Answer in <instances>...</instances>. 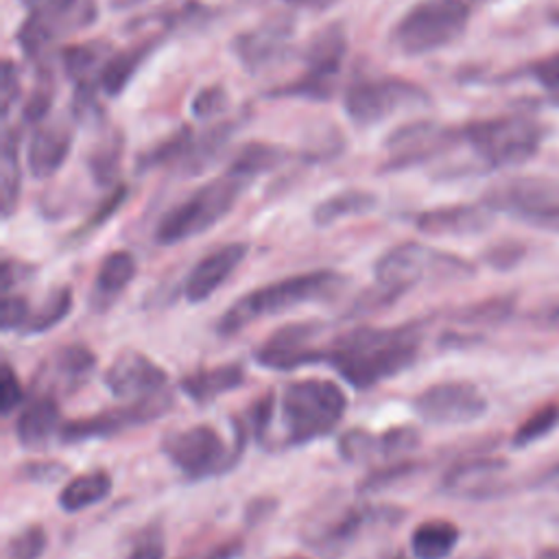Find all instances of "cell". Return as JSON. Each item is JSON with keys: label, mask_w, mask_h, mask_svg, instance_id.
Segmentation results:
<instances>
[{"label": "cell", "mask_w": 559, "mask_h": 559, "mask_svg": "<svg viewBox=\"0 0 559 559\" xmlns=\"http://www.w3.org/2000/svg\"><path fill=\"white\" fill-rule=\"evenodd\" d=\"M411 404L419 419L435 426L472 424L487 413V397L467 380L435 382L419 391Z\"/></svg>", "instance_id": "cell-12"}, {"label": "cell", "mask_w": 559, "mask_h": 559, "mask_svg": "<svg viewBox=\"0 0 559 559\" xmlns=\"http://www.w3.org/2000/svg\"><path fill=\"white\" fill-rule=\"evenodd\" d=\"M430 105V94L400 76H378L354 83L345 92L343 109L356 127H373L395 114Z\"/></svg>", "instance_id": "cell-10"}, {"label": "cell", "mask_w": 559, "mask_h": 559, "mask_svg": "<svg viewBox=\"0 0 559 559\" xmlns=\"http://www.w3.org/2000/svg\"><path fill=\"white\" fill-rule=\"evenodd\" d=\"M347 52V37L341 24H328L317 31L304 48L306 72L269 92L271 98L328 100L334 94V79L341 72Z\"/></svg>", "instance_id": "cell-9"}, {"label": "cell", "mask_w": 559, "mask_h": 559, "mask_svg": "<svg viewBox=\"0 0 559 559\" xmlns=\"http://www.w3.org/2000/svg\"><path fill=\"white\" fill-rule=\"evenodd\" d=\"M190 138H192L190 129H188V127H181L177 133H173L170 138L162 140L159 144H155V146L148 148L146 153H142V155L138 157L135 168L142 170V173H146V170H151V168H155V166H164V164H173V162L177 164V159L183 155V151H186Z\"/></svg>", "instance_id": "cell-39"}, {"label": "cell", "mask_w": 559, "mask_h": 559, "mask_svg": "<svg viewBox=\"0 0 559 559\" xmlns=\"http://www.w3.org/2000/svg\"><path fill=\"white\" fill-rule=\"evenodd\" d=\"M245 382V371L238 362H225L186 373L179 380V389L197 404H207L223 393H229Z\"/></svg>", "instance_id": "cell-25"}, {"label": "cell", "mask_w": 559, "mask_h": 559, "mask_svg": "<svg viewBox=\"0 0 559 559\" xmlns=\"http://www.w3.org/2000/svg\"><path fill=\"white\" fill-rule=\"evenodd\" d=\"M66 469L59 463H28L24 467V476L31 480H55Z\"/></svg>", "instance_id": "cell-55"}, {"label": "cell", "mask_w": 559, "mask_h": 559, "mask_svg": "<svg viewBox=\"0 0 559 559\" xmlns=\"http://www.w3.org/2000/svg\"><path fill=\"white\" fill-rule=\"evenodd\" d=\"M419 469L417 461H397V463H386L373 472H369L360 483H358V491L360 493H371V491H380L384 487H391L395 483H400L402 478H408L411 474H415Z\"/></svg>", "instance_id": "cell-43"}, {"label": "cell", "mask_w": 559, "mask_h": 559, "mask_svg": "<svg viewBox=\"0 0 559 559\" xmlns=\"http://www.w3.org/2000/svg\"><path fill=\"white\" fill-rule=\"evenodd\" d=\"M138 271V262L133 253L129 251H111L98 266V273L94 277V288H92V306L96 310L109 308L122 290L133 282Z\"/></svg>", "instance_id": "cell-26"}, {"label": "cell", "mask_w": 559, "mask_h": 559, "mask_svg": "<svg viewBox=\"0 0 559 559\" xmlns=\"http://www.w3.org/2000/svg\"><path fill=\"white\" fill-rule=\"evenodd\" d=\"M469 2H489V0H469Z\"/></svg>", "instance_id": "cell-64"}, {"label": "cell", "mask_w": 559, "mask_h": 559, "mask_svg": "<svg viewBox=\"0 0 559 559\" xmlns=\"http://www.w3.org/2000/svg\"><path fill=\"white\" fill-rule=\"evenodd\" d=\"M469 0H419L391 28V44L406 57L450 46L467 28Z\"/></svg>", "instance_id": "cell-4"}, {"label": "cell", "mask_w": 559, "mask_h": 559, "mask_svg": "<svg viewBox=\"0 0 559 559\" xmlns=\"http://www.w3.org/2000/svg\"><path fill=\"white\" fill-rule=\"evenodd\" d=\"M22 402H24L22 384H20L13 367L4 360L2 378H0V411H2V415H11Z\"/></svg>", "instance_id": "cell-49"}, {"label": "cell", "mask_w": 559, "mask_h": 559, "mask_svg": "<svg viewBox=\"0 0 559 559\" xmlns=\"http://www.w3.org/2000/svg\"><path fill=\"white\" fill-rule=\"evenodd\" d=\"M46 546V528L41 524H28L9 537L4 559H41Z\"/></svg>", "instance_id": "cell-40"}, {"label": "cell", "mask_w": 559, "mask_h": 559, "mask_svg": "<svg viewBox=\"0 0 559 559\" xmlns=\"http://www.w3.org/2000/svg\"><path fill=\"white\" fill-rule=\"evenodd\" d=\"M0 103H2V118L9 116L13 103L17 100V94H20V79H17V72L13 68V63L7 59L4 66H2V83H0Z\"/></svg>", "instance_id": "cell-54"}, {"label": "cell", "mask_w": 559, "mask_h": 559, "mask_svg": "<svg viewBox=\"0 0 559 559\" xmlns=\"http://www.w3.org/2000/svg\"><path fill=\"white\" fill-rule=\"evenodd\" d=\"M483 203L531 227L559 231V181L546 177H511L491 186Z\"/></svg>", "instance_id": "cell-11"}, {"label": "cell", "mask_w": 559, "mask_h": 559, "mask_svg": "<svg viewBox=\"0 0 559 559\" xmlns=\"http://www.w3.org/2000/svg\"><path fill=\"white\" fill-rule=\"evenodd\" d=\"M124 140L120 131H109L87 155V168L96 186H111L118 177Z\"/></svg>", "instance_id": "cell-36"}, {"label": "cell", "mask_w": 559, "mask_h": 559, "mask_svg": "<svg viewBox=\"0 0 559 559\" xmlns=\"http://www.w3.org/2000/svg\"><path fill=\"white\" fill-rule=\"evenodd\" d=\"M419 345L421 332L417 323L393 328L358 325L323 347V362L349 386L362 391L408 369L417 360Z\"/></svg>", "instance_id": "cell-1"}, {"label": "cell", "mask_w": 559, "mask_h": 559, "mask_svg": "<svg viewBox=\"0 0 559 559\" xmlns=\"http://www.w3.org/2000/svg\"><path fill=\"white\" fill-rule=\"evenodd\" d=\"M162 452L188 480L225 474L240 456L242 445H227L223 435L207 424L173 430L162 439Z\"/></svg>", "instance_id": "cell-8"}, {"label": "cell", "mask_w": 559, "mask_h": 559, "mask_svg": "<svg viewBox=\"0 0 559 559\" xmlns=\"http://www.w3.org/2000/svg\"><path fill=\"white\" fill-rule=\"evenodd\" d=\"M96 356L83 343H70L59 347L41 369L39 384L44 393L50 395H72L76 393L94 373Z\"/></svg>", "instance_id": "cell-20"}, {"label": "cell", "mask_w": 559, "mask_h": 559, "mask_svg": "<svg viewBox=\"0 0 559 559\" xmlns=\"http://www.w3.org/2000/svg\"><path fill=\"white\" fill-rule=\"evenodd\" d=\"M459 526L443 518L424 520L411 535V550L417 559H445L459 544Z\"/></svg>", "instance_id": "cell-31"}, {"label": "cell", "mask_w": 559, "mask_h": 559, "mask_svg": "<svg viewBox=\"0 0 559 559\" xmlns=\"http://www.w3.org/2000/svg\"><path fill=\"white\" fill-rule=\"evenodd\" d=\"M28 319H31V304H28V299L24 295H17V293H4L2 317H0L2 332L24 330Z\"/></svg>", "instance_id": "cell-46"}, {"label": "cell", "mask_w": 559, "mask_h": 559, "mask_svg": "<svg viewBox=\"0 0 559 559\" xmlns=\"http://www.w3.org/2000/svg\"><path fill=\"white\" fill-rule=\"evenodd\" d=\"M459 133L487 168H511L528 162L544 138V129L526 116L476 120Z\"/></svg>", "instance_id": "cell-7"}, {"label": "cell", "mask_w": 559, "mask_h": 559, "mask_svg": "<svg viewBox=\"0 0 559 559\" xmlns=\"http://www.w3.org/2000/svg\"><path fill=\"white\" fill-rule=\"evenodd\" d=\"M247 181L225 173L194 190L188 199L170 207L155 227V240L164 247L186 242L212 229L236 205Z\"/></svg>", "instance_id": "cell-5"}, {"label": "cell", "mask_w": 559, "mask_h": 559, "mask_svg": "<svg viewBox=\"0 0 559 559\" xmlns=\"http://www.w3.org/2000/svg\"><path fill=\"white\" fill-rule=\"evenodd\" d=\"M105 386L122 402L168 397V373L140 352H122L105 371Z\"/></svg>", "instance_id": "cell-15"}, {"label": "cell", "mask_w": 559, "mask_h": 559, "mask_svg": "<svg viewBox=\"0 0 559 559\" xmlns=\"http://www.w3.org/2000/svg\"><path fill=\"white\" fill-rule=\"evenodd\" d=\"M72 310V288L70 286H57L52 288L44 301L37 306L35 312H31L28 323L24 325V334H44L59 325Z\"/></svg>", "instance_id": "cell-37"}, {"label": "cell", "mask_w": 559, "mask_h": 559, "mask_svg": "<svg viewBox=\"0 0 559 559\" xmlns=\"http://www.w3.org/2000/svg\"><path fill=\"white\" fill-rule=\"evenodd\" d=\"M389 513H393V509H373V507H365V504L347 507L332 522H328L321 528V533H317L314 542L321 548L343 546V544L352 542L362 531V526H367L376 520H386Z\"/></svg>", "instance_id": "cell-30"}, {"label": "cell", "mask_w": 559, "mask_h": 559, "mask_svg": "<svg viewBox=\"0 0 559 559\" xmlns=\"http://www.w3.org/2000/svg\"><path fill=\"white\" fill-rule=\"evenodd\" d=\"M376 203L378 199L369 190H343L314 205L312 223L317 227H328L341 218L367 214L376 207Z\"/></svg>", "instance_id": "cell-34"}, {"label": "cell", "mask_w": 559, "mask_h": 559, "mask_svg": "<svg viewBox=\"0 0 559 559\" xmlns=\"http://www.w3.org/2000/svg\"><path fill=\"white\" fill-rule=\"evenodd\" d=\"M419 445V432L413 426H393L378 435V459L404 456Z\"/></svg>", "instance_id": "cell-44"}, {"label": "cell", "mask_w": 559, "mask_h": 559, "mask_svg": "<svg viewBox=\"0 0 559 559\" xmlns=\"http://www.w3.org/2000/svg\"><path fill=\"white\" fill-rule=\"evenodd\" d=\"M109 57L111 46L107 41H83L63 50V68L76 90H98V76Z\"/></svg>", "instance_id": "cell-28"}, {"label": "cell", "mask_w": 559, "mask_h": 559, "mask_svg": "<svg viewBox=\"0 0 559 559\" xmlns=\"http://www.w3.org/2000/svg\"><path fill=\"white\" fill-rule=\"evenodd\" d=\"M0 210L2 218H9L22 192V166H20V138L17 131L4 129L2 153H0Z\"/></svg>", "instance_id": "cell-32"}, {"label": "cell", "mask_w": 559, "mask_h": 559, "mask_svg": "<svg viewBox=\"0 0 559 559\" xmlns=\"http://www.w3.org/2000/svg\"><path fill=\"white\" fill-rule=\"evenodd\" d=\"M273 507H275V500H271V498L253 500V502L247 507V520H249V522H255V520L269 515Z\"/></svg>", "instance_id": "cell-57"}, {"label": "cell", "mask_w": 559, "mask_h": 559, "mask_svg": "<svg viewBox=\"0 0 559 559\" xmlns=\"http://www.w3.org/2000/svg\"><path fill=\"white\" fill-rule=\"evenodd\" d=\"M321 330L323 325L319 321L282 325L255 349V362L273 371H293L306 365L323 362V347L312 345Z\"/></svg>", "instance_id": "cell-16"}, {"label": "cell", "mask_w": 559, "mask_h": 559, "mask_svg": "<svg viewBox=\"0 0 559 559\" xmlns=\"http://www.w3.org/2000/svg\"><path fill=\"white\" fill-rule=\"evenodd\" d=\"M528 74L559 103V52L535 61L528 68Z\"/></svg>", "instance_id": "cell-50"}, {"label": "cell", "mask_w": 559, "mask_h": 559, "mask_svg": "<svg viewBox=\"0 0 559 559\" xmlns=\"http://www.w3.org/2000/svg\"><path fill=\"white\" fill-rule=\"evenodd\" d=\"M559 426V404H546L531 413L515 430L513 435V445L515 448H526L546 435H550Z\"/></svg>", "instance_id": "cell-38"}, {"label": "cell", "mask_w": 559, "mask_h": 559, "mask_svg": "<svg viewBox=\"0 0 559 559\" xmlns=\"http://www.w3.org/2000/svg\"><path fill=\"white\" fill-rule=\"evenodd\" d=\"M391 559H406V557H404V555H393Z\"/></svg>", "instance_id": "cell-63"}, {"label": "cell", "mask_w": 559, "mask_h": 559, "mask_svg": "<svg viewBox=\"0 0 559 559\" xmlns=\"http://www.w3.org/2000/svg\"><path fill=\"white\" fill-rule=\"evenodd\" d=\"M284 2H288V4H293V7H304V9H317V11H321V9L332 7L336 0H284Z\"/></svg>", "instance_id": "cell-58"}, {"label": "cell", "mask_w": 559, "mask_h": 559, "mask_svg": "<svg viewBox=\"0 0 559 559\" xmlns=\"http://www.w3.org/2000/svg\"><path fill=\"white\" fill-rule=\"evenodd\" d=\"M236 131V122H221L212 129H205L203 133L190 138L183 155L177 159L181 175H201L212 164H216L227 148L231 135Z\"/></svg>", "instance_id": "cell-27"}, {"label": "cell", "mask_w": 559, "mask_h": 559, "mask_svg": "<svg viewBox=\"0 0 559 559\" xmlns=\"http://www.w3.org/2000/svg\"><path fill=\"white\" fill-rule=\"evenodd\" d=\"M72 148V133L63 122L39 124L28 140L26 166L37 179L52 177L66 162Z\"/></svg>", "instance_id": "cell-24"}, {"label": "cell", "mask_w": 559, "mask_h": 559, "mask_svg": "<svg viewBox=\"0 0 559 559\" xmlns=\"http://www.w3.org/2000/svg\"><path fill=\"white\" fill-rule=\"evenodd\" d=\"M345 284L347 277L332 269H317L275 280L238 297L216 321V332L225 338L234 336L258 319L288 312L301 304L336 297Z\"/></svg>", "instance_id": "cell-2"}, {"label": "cell", "mask_w": 559, "mask_h": 559, "mask_svg": "<svg viewBox=\"0 0 559 559\" xmlns=\"http://www.w3.org/2000/svg\"><path fill=\"white\" fill-rule=\"evenodd\" d=\"M63 2H70V0H22V4L28 7L31 11L46 9V7H57V4H63Z\"/></svg>", "instance_id": "cell-59"}, {"label": "cell", "mask_w": 559, "mask_h": 559, "mask_svg": "<svg viewBox=\"0 0 559 559\" xmlns=\"http://www.w3.org/2000/svg\"><path fill=\"white\" fill-rule=\"evenodd\" d=\"M170 404H173V395L159 397V400H148V402H124L118 408H109V411H100L90 417L63 421L59 441L76 445V443L92 441V439H109L124 430L144 426V424L166 415Z\"/></svg>", "instance_id": "cell-13"}, {"label": "cell", "mask_w": 559, "mask_h": 559, "mask_svg": "<svg viewBox=\"0 0 559 559\" xmlns=\"http://www.w3.org/2000/svg\"><path fill=\"white\" fill-rule=\"evenodd\" d=\"M535 559H559V550L557 548H544Z\"/></svg>", "instance_id": "cell-60"}, {"label": "cell", "mask_w": 559, "mask_h": 559, "mask_svg": "<svg viewBox=\"0 0 559 559\" xmlns=\"http://www.w3.org/2000/svg\"><path fill=\"white\" fill-rule=\"evenodd\" d=\"M493 210L480 203L432 207L415 216V227L428 236H474L491 225Z\"/></svg>", "instance_id": "cell-22"}, {"label": "cell", "mask_w": 559, "mask_h": 559, "mask_svg": "<svg viewBox=\"0 0 559 559\" xmlns=\"http://www.w3.org/2000/svg\"><path fill=\"white\" fill-rule=\"evenodd\" d=\"M242 539L240 537H234V539H223V542H216L207 548H201L197 552H190L181 559H238L242 555Z\"/></svg>", "instance_id": "cell-51"}, {"label": "cell", "mask_w": 559, "mask_h": 559, "mask_svg": "<svg viewBox=\"0 0 559 559\" xmlns=\"http://www.w3.org/2000/svg\"><path fill=\"white\" fill-rule=\"evenodd\" d=\"M166 557V542L159 522H151L144 526L129 546L124 559H164Z\"/></svg>", "instance_id": "cell-45"}, {"label": "cell", "mask_w": 559, "mask_h": 559, "mask_svg": "<svg viewBox=\"0 0 559 559\" xmlns=\"http://www.w3.org/2000/svg\"><path fill=\"white\" fill-rule=\"evenodd\" d=\"M461 559H496L493 555H487V552H476V555H465Z\"/></svg>", "instance_id": "cell-61"}, {"label": "cell", "mask_w": 559, "mask_h": 559, "mask_svg": "<svg viewBox=\"0 0 559 559\" xmlns=\"http://www.w3.org/2000/svg\"><path fill=\"white\" fill-rule=\"evenodd\" d=\"M459 140H461L459 131L439 127L437 122H430V120L404 124L395 129L386 140V148L391 151V157L384 170H404L421 162H428Z\"/></svg>", "instance_id": "cell-18"}, {"label": "cell", "mask_w": 559, "mask_h": 559, "mask_svg": "<svg viewBox=\"0 0 559 559\" xmlns=\"http://www.w3.org/2000/svg\"><path fill=\"white\" fill-rule=\"evenodd\" d=\"M537 323L546 325V328H559V299H552L550 304L542 306V310L537 312Z\"/></svg>", "instance_id": "cell-56"}, {"label": "cell", "mask_w": 559, "mask_h": 559, "mask_svg": "<svg viewBox=\"0 0 559 559\" xmlns=\"http://www.w3.org/2000/svg\"><path fill=\"white\" fill-rule=\"evenodd\" d=\"M507 469V461L491 459V456H478L469 461L454 463L443 480L441 489L450 496L459 498H491L502 491V474Z\"/></svg>", "instance_id": "cell-21"}, {"label": "cell", "mask_w": 559, "mask_h": 559, "mask_svg": "<svg viewBox=\"0 0 559 559\" xmlns=\"http://www.w3.org/2000/svg\"><path fill=\"white\" fill-rule=\"evenodd\" d=\"M114 480L105 469H90L70 478L59 491V507L66 513H79L103 502L111 493Z\"/></svg>", "instance_id": "cell-29"}, {"label": "cell", "mask_w": 559, "mask_h": 559, "mask_svg": "<svg viewBox=\"0 0 559 559\" xmlns=\"http://www.w3.org/2000/svg\"><path fill=\"white\" fill-rule=\"evenodd\" d=\"M124 197H127V188H116V190L98 205V210L90 216V221H87L76 234L83 236V234H87V231L100 227L105 221H109V216H114V212L120 207V203L124 201Z\"/></svg>", "instance_id": "cell-52"}, {"label": "cell", "mask_w": 559, "mask_h": 559, "mask_svg": "<svg viewBox=\"0 0 559 559\" xmlns=\"http://www.w3.org/2000/svg\"><path fill=\"white\" fill-rule=\"evenodd\" d=\"M293 33V20L286 15H275L245 33H238V37L231 41V50L249 74H260L286 59Z\"/></svg>", "instance_id": "cell-17"}, {"label": "cell", "mask_w": 559, "mask_h": 559, "mask_svg": "<svg viewBox=\"0 0 559 559\" xmlns=\"http://www.w3.org/2000/svg\"><path fill=\"white\" fill-rule=\"evenodd\" d=\"M288 157V151L280 144H271V142H249L245 144L236 157L231 159L227 173L249 181L255 175L269 173L273 168H277L280 164H284Z\"/></svg>", "instance_id": "cell-35"}, {"label": "cell", "mask_w": 559, "mask_h": 559, "mask_svg": "<svg viewBox=\"0 0 559 559\" xmlns=\"http://www.w3.org/2000/svg\"><path fill=\"white\" fill-rule=\"evenodd\" d=\"M61 413L57 397L50 393H37L28 400L15 419V439L26 450H41L61 432Z\"/></svg>", "instance_id": "cell-23"}, {"label": "cell", "mask_w": 559, "mask_h": 559, "mask_svg": "<svg viewBox=\"0 0 559 559\" xmlns=\"http://www.w3.org/2000/svg\"><path fill=\"white\" fill-rule=\"evenodd\" d=\"M286 559H308V557H301V555H293V557H286Z\"/></svg>", "instance_id": "cell-62"}, {"label": "cell", "mask_w": 559, "mask_h": 559, "mask_svg": "<svg viewBox=\"0 0 559 559\" xmlns=\"http://www.w3.org/2000/svg\"><path fill=\"white\" fill-rule=\"evenodd\" d=\"M513 310V297H491L469 304L456 312L459 323L465 325H487L504 321Z\"/></svg>", "instance_id": "cell-41"}, {"label": "cell", "mask_w": 559, "mask_h": 559, "mask_svg": "<svg viewBox=\"0 0 559 559\" xmlns=\"http://www.w3.org/2000/svg\"><path fill=\"white\" fill-rule=\"evenodd\" d=\"M153 48L155 41H144L131 50L111 55L98 76V90H103L107 96L122 94Z\"/></svg>", "instance_id": "cell-33"}, {"label": "cell", "mask_w": 559, "mask_h": 559, "mask_svg": "<svg viewBox=\"0 0 559 559\" xmlns=\"http://www.w3.org/2000/svg\"><path fill=\"white\" fill-rule=\"evenodd\" d=\"M338 454L347 463H367L378 459V435L352 428L338 439Z\"/></svg>", "instance_id": "cell-42"}, {"label": "cell", "mask_w": 559, "mask_h": 559, "mask_svg": "<svg viewBox=\"0 0 559 559\" xmlns=\"http://www.w3.org/2000/svg\"><path fill=\"white\" fill-rule=\"evenodd\" d=\"M524 245L518 242V240H502V242H496L491 245L487 251H485V262L498 271H507V269H513L522 258H524Z\"/></svg>", "instance_id": "cell-48"}, {"label": "cell", "mask_w": 559, "mask_h": 559, "mask_svg": "<svg viewBox=\"0 0 559 559\" xmlns=\"http://www.w3.org/2000/svg\"><path fill=\"white\" fill-rule=\"evenodd\" d=\"M50 105H52V94H50V87L48 85H41L39 90H35L31 94V98L26 100L24 105V120L31 122V124H41V120L48 116L50 111Z\"/></svg>", "instance_id": "cell-53"}, {"label": "cell", "mask_w": 559, "mask_h": 559, "mask_svg": "<svg viewBox=\"0 0 559 559\" xmlns=\"http://www.w3.org/2000/svg\"><path fill=\"white\" fill-rule=\"evenodd\" d=\"M474 266L448 251L421 242H400L384 251L376 264V284L402 297L421 280H461L469 277Z\"/></svg>", "instance_id": "cell-6"}, {"label": "cell", "mask_w": 559, "mask_h": 559, "mask_svg": "<svg viewBox=\"0 0 559 559\" xmlns=\"http://www.w3.org/2000/svg\"><path fill=\"white\" fill-rule=\"evenodd\" d=\"M96 20L94 0H70L57 7L35 9L17 31V41L26 57H39L57 39L83 31Z\"/></svg>", "instance_id": "cell-14"}, {"label": "cell", "mask_w": 559, "mask_h": 559, "mask_svg": "<svg viewBox=\"0 0 559 559\" xmlns=\"http://www.w3.org/2000/svg\"><path fill=\"white\" fill-rule=\"evenodd\" d=\"M277 408L284 443L306 445L332 435L345 415L347 397L328 378H301L284 386Z\"/></svg>", "instance_id": "cell-3"}, {"label": "cell", "mask_w": 559, "mask_h": 559, "mask_svg": "<svg viewBox=\"0 0 559 559\" xmlns=\"http://www.w3.org/2000/svg\"><path fill=\"white\" fill-rule=\"evenodd\" d=\"M245 258H247L245 242H227L212 249L186 275V282H183L186 301L188 304L207 301L231 277V273L240 266Z\"/></svg>", "instance_id": "cell-19"}, {"label": "cell", "mask_w": 559, "mask_h": 559, "mask_svg": "<svg viewBox=\"0 0 559 559\" xmlns=\"http://www.w3.org/2000/svg\"><path fill=\"white\" fill-rule=\"evenodd\" d=\"M225 107H227L225 90L218 85H212V87H203L201 92H197V96L192 98L190 111L197 120H210V118L218 116Z\"/></svg>", "instance_id": "cell-47"}]
</instances>
